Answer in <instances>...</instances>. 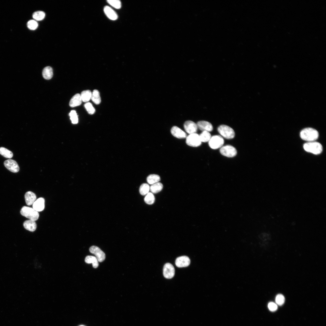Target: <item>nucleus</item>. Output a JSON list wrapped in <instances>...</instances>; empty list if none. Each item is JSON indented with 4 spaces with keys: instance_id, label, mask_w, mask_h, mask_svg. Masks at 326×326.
I'll return each instance as SVG.
<instances>
[{
    "instance_id": "cd10ccee",
    "label": "nucleus",
    "mask_w": 326,
    "mask_h": 326,
    "mask_svg": "<svg viewBox=\"0 0 326 326\" xmlns=\"http://www.w3.org/2000/svg\"><path fill=\"white\" fill-rule=\"evenodd\" d=\"M45 16V13L42 11L35 12L33 14V18L35 21H40L43 20Z\"/></svg>"
},
{
    "instance_id": "9b49d317",
    "label": "nucleus",
    "mask_w": 326,
    "mask_h": 326,
    "mask_svg": "<svg viewBox=\"0 0 326 326\" xmlns=\"http://www.w3.org/2000/svg\"><path fill=\"white\" fill-rule=\"evenodd\" d=\"M184 127L186 132L189 134L196 133L198 129L197 124L191 120L186 121L184 124Z\"/></svg>"
},
{
    "instance_id": "a211bd4d",
    "label": "nucleus",
    "mask_w": 326,
    "mask_h": 326,
    "mask_svg": "<svg viewBox=\"0 0 326 326\" xmlns=\"http://www.w3.org/2000/svg\"><path fill=\"white\" fill-rule=\"evenodd\" d=\"M82 100L81 94H77L73 96L70 100L69 105L72 107L79 106L82 104Z\"/></svg>"
},
{
    "instance_id": "a878e982",
    "label": "nucleus",
    "mask_w": 326,
    "mask_h": 326,
    "mask_svg": "<svg viewBox=\"0 0 326 326\" xmlns=\"http://www.w3.org/2000/svg\"><path fill=\"white\" fill-rule=\"evenodd\" d=\"M199 136L201 142H209L211 137L209 132L207 131H203Z\"/></svg>"
},
{
    "instance_id": "39448f33",
    "label": "nucleus",
    "mask_w": 326,
    "mask_h": 326,
    "mask_svg": "<svg viewBox=\"0 0 326 326\" xmlns=\"http://www.w3.org/2000/svg\"><path fill=\"white\" fill-rule=\"evenodd\" d=\"M208 142L209 145L211 148L216 149L222 147L224 140L221 136L215 135L212 136Z\"/></svg>"
},
{
    "instance_id": "6ab92c4d",
    "label": "nucleus",
    "mask_w": 326,
    "mask_h": 326,
    "mask_svg": "<svg viewBox=\"0 0 326 326\" xmlns=\"http://www.w3.org/2000/svg\"><path fill=\"white\" fill-rule=\"evenodd\" d=\"M23 226L26 229L31 232H34L37 228V225L35 221L28 220L24 222Z\"/></svg>"
},
{
    "instance_id": "2eb2a0df",
    "label": "nucleus",
    "mask_w": 326,
    "mask_h": 326,
    "mask_svg": "<svg viewBox=\"0 0 326 326\" xmlns=\"http://www.w3.org/2000/svg\"><path fill=\"white\" fill-rule=\"evenodd\" d=\"M44 207L45 200L42 197H40L37 199L33 204V208L38 212L43 210Z\"/></svg>"
},
{
    "instance_id": "f03ea898",
    "label": "nucleus",
    "mask_w": 326,
    "mask_h": 326,
    "mask_svg": "<svg viewBox=\"0 0 326 326\" xmlns=\"http://www.w3.org/2000/svg\"><path fill=\"white\" fill-rule=\"evenodd\" d=\"M303 147L306 151L315 155L320 154L323 149L321 145L315 141L308 142L304 144Z\"/></svg>"
},
{
    "instance_id": "7ed1b4c3",
    "label": "nucleus",
    "mask_w": 326,
    "mask_h": 326,
    "mask_svg": "<svg viewBox=\"0 0 326 326\" xmlns=\"http://www.w3.org/2000/svg\"><path fill=\"white\" fill-rule=\"evenodd\" d=\"M20 213L22 216L35 221L38 219L39 216L38 212L33 208L26 206H24L22 208Z\"/></svg>"
},
{
    "instance_id": "4468645a",
    "label": "nucleus",
    "mask_w": 326,
    "mask_h": 326,
    "mask_svg": "<svg viewBox=\"0 0 326 326\" xmlns=\"http://www.w3.org/2000/svg\"><path fill=\"white\" fill-rule=\"evenodd\" d=\"M171 132L174 137L178 139L185 138L187 136V134L185 132L176 126H173L171 128Z\"/></svg>"
},
{
    "instance_id": "f704fd0d",
    "label": "nucleus",
    "mask_w": 326,
    "mask_h": 326,
    "mask_svg": "<svg viewBox=\"0 0 326 326\" xmlns=\"http://www.w3.org/2000/svg\"><path fill=\"white\" fill-rule=\"evenodd\" d=\"M285 301V297L283 295L279 294L276 296L275 301L278 305L280 306L282 305L284 303Z\"/></svg>"
},
{
    "instance_id": "2f4dec72",
    "label": "nucleus",
    "mask_w": 326,
    "mask_h": 326,
    "mask_svg": "<svg viewBox=\"0 0 326 326\" xmlns=\"http://www.w3.org/2000/svg\"><path fill=\"white\" fill-rule=\"evenodd\" d=\"M69 115L70 117V119L72 123L76 124L78 123V118L75 110H72L69 113Z\"/></svg>"
},
{
    "instance_id": "6e6552de",
    "label": "nucleus",
    "mask_w": 326,
    "mask_h": 326,
    "mask_svg": "<svg viewBox=\"0 0 326 326\" xmlns=\"http://www.w3.org/2000/svg\"><path fill=\"white\" fill-rule=\"evenodd\" d=\"M89 250L91 253L95 256L98 262H102L105 260V254L99 247L95 246H92L90 248Z\"/></svg>"
},
{
    "instance_id": "f257e3e1",
    "label": "nucleus",
    "mask_w": 326,
    "mask_h": 326,
    "mask_svg": "<svg viewBox=\"0 0 326 326\" xmlns=\"http://www.w3.org/2000/svg\"><path fill=\"white\" fill-rule=\"evenodd\" d=\"M318 133L316 129L311 128L303 129L300 133V137L303 140L308 142L314 141L318 138Z\"/></svg>"
},
{
    "instance_id": "4be33fe9",
    "label": "nucleus",
    "mask_w": 326,
    "mask_h": 326,
    "mask_svg": "<svg viewBox=\"0 0 326 326\" xmlns=\"http://www.w3.org/2000/svg\"><path fill=\"white\" fill-rule=\"evenodd\" d=\"M163 185L161 183L158 182L152 184L150 187V190L152 193H156L160 191L162 189Z\"/></svg>"
},
{
    "instance_id": "aec40b11",
    "label": "nucleus",
    "mask_w": 326,
    "mask_h": 326,
    "mask_svg": "<svg viewBox=\"0 0 326 326\" xmlns=\"http://www.w3.org/2000/svg\"><path fill=\"white\" fill-rule=\"evenodd\" d=\"M53 75V69L51 67L47 66L43 69L42 71V75L45 79H50L52 77Z\"/></svg>"
},
{
    "instance_id": "423d86ee",
    "label": "nucleus",
    "mask_w": 326,
    "mask_h": 326,
    "mask_svg": "<svg viewBox=\"0 0 326 326\" xmlns=\"http://www.w3.org/2000/svg\"><path fill=\"white\" fill-rule=\"evenodd\" d=\"M186 138V143L190 146L197 147L201 144L199 135L196 133L189 134Z\"/></svg>"
},
{
    "instance_id": "7c9ffc66",
    "label": "nucleus",
    "mask_w": 326,
    "mask_h": 326,
    "mask_svg": "<svg viewBox=\"0 0 326 326\" xmlns=\"http://www.w3.org/2000/svg\"><path fill=\"white\" fill-rule=\"evenodd\" d=\"M107 2L110 5L115 8L118 9L121 7V2L119 0H108Z\"/></svg>"
},
{
    "instance_id": "20e7f679",
    "label": "nucleus",
    "mask_w": 326,
    "mask_h": 326,
    "mask_svg": "<svg viewBox=\"0 0 326 326\" xmlns=\"http://www.w3.org/2000/svg\"><path fill=\"white\" fill-rule=\"evenodd\" d=\"M218 131L222 136L227 139H231L235 136L233 129L228 126L222 125L218 128Z\"/></svg>"
},
{
    "instance_id": "e433bc0d",
    "label": "nucleus",
    "mask_w": 326,
    "mask_h": 326,
    "mask_svg": "<svg viewBox=\"0 0 326 326\" xmlns=\"http://www.w3.org/2000/svg\"><path fill=\"white\" fill-rule=\"evenodd\" d=\"M83 326V325H81V326Z\"/></svg>"
},
{
    "instance_id": "c9c22d12",
    "label": "nucleus",
    "mask_w": 326,
    "mask_h": 326,
    "mask_svg": "<svg viewBox=\"0 0 326 326\" xmlns=\"http://www.w3.org/2000/svg\"><path fill=\"white\" fill-rule=\"evenodd\" d=\"M268 307L269 310L272 312L276 311L278 308L277 305L272 302H270L268 303Z\"/></svg>"
},
{
    "instance_id": "5701e85b",
    "label": "nucleus",
    "mask_w": 326,
    "mask_h": 326,
    "mask_svg": "<svg viewBox=\"0 0 326 326\" xmlns=\"http://www.w3.org/2000/svg\"><path fill=\"white\" fill-rule=\"evenodd\" d=\"M160 180V176L157 174H151L149 175L147 178L148 183L150 184H152L158 182Z\"/></svg>"
},
{
    "instance_id": "9d476101",
    "label": "nucleus",
    "mask_w": 326,
    "mask_h": 326,
    "mask_svg": "<svg viewBox=\"0 0 326 326\" xmlns=\"http://www.w3.org/2000/svg\"><path fill=\"white\" fill-rule=\"evenodd\" d=\"M5 167L9 171L13 173L18 172L19 170V166L15 160L9 159L4 162Z\"/></svg>"
},
{
    "instance_id": "f3484780",
    "label": "nucleus",
    "mask_w": 326,
    "mask_h": 326,
    "mask_svg": "<svg viewBox=\"0 0 326 326\" xmlns=\"http://www.w3.org/2000/svg\"><path fill=\"white\" fill-rule=\"evenodd\" d=\"M24 197L26 203L28 206L33 205L36 199V194L30 191H27L25 193Z\"/></svg>"
},
{
    "instance_id": "473e14b6",
    "label": "nucleus",
    "mask_w": 326,
    "mask_h": 326,
    "mask_svg": "<svg viewBox=\"0 0 326 326\" xmlns=\"http://www.w3.org/2000/svg\"><path fill=\"white\" fill-rule=\"evenodd\" d=\"M27 27L28 28L32 30H34L37 28L38 26V24L36 21L31 20L27 23Z\"/></svg>"
},
{
    "instance_id": "bb28decb",
    "label": "nucleus",
    "mask_w": 326,
    "mask_h": 326,
    "mask_svg": "<svg viewBox=\"0 0 326 326\" xmlns=\"http://www.w3.org/2000/svg\"><path fill=\"white\" fill-rule=\"evenodd\" d=\"M0 154L7 158H11L13 156L11 151L3 147H0Z\"/></svg>"
},
{
    "instance_id": "dca6fc26",
    "label": "nucleus",
    "mask_w": 326,
    "mask_h": 326,
    "mask_svg": "<svg viewBox=\"0 0 326 326\" xmlns=\"http://www.w3.org/2000/svg\"><path fill=\"white\" fill-rule=\"evenodd\" d=\"M104 11L107 17L112 20H115L118 18V15L115 11L108 6L104 7Z\"/></svg>"
},
{
    "instance_id": "b1692460",
    "label": "nucleus",
    "mask_w": 326,
    "mask_h": 326,
    "mask_svg": "<svg viewBox=\"0 0 326 326\" xmlns=\"http://www.w3.org/2000/svg\"><path fill=\"white\" fill-rule=\"evenodd\" d=\"M91 99L95 104H99L101 102V99L99 91L94 90L92 93Z\"/></svg>"
},
{
    "instance_id": "c756f323",
    "label": "nucleus",
    "mask_w": 326,
    "mask_h": 326,
    "mask_svg": "<svg viewBox=\"0 0 326 326\" xmlns=\"http://www.w3.org/2000/svg\"><path fill=\"white\" fill-rule=\"evenodd\" d=\"M155 201V197L153 194L151 192H149L144 198L145 203L149 205L153 204Z\"/></svg>"
},
{
    "instance_id": "ddd939ff",
    "label": "nucleus",
    "mask_w": 326,
    "mask_h": 326,
    "mask_svg": "<svg viewBox=\"0 0 326 326\" xmlns=\"http://www.w3.org/2000/svg\"><path fill=\"white\" fill-rule=\"evenodd\" d=\"M198 128L203 131H207L209 132L211 131L213 129V126L209 122L204 120L198 121L197 123Z\"/></svg>"
},
{
    "instance_id": "412c9836",
    "label": "nucleus",
    "mask_w": 326,
    "mask_h": 326,
    "mask_svg": "<svg viewBox=\"0 0 326 326\" xmlns=\"http://www.w3.org/2000/svg\"><path fill=\"white\" fill-rule=\"evenodd\" d=\"M85 262L87 264H92L93 267L94 268L98 267L99 264L98 261L95 257L92 256H88L85 259Z\"/></svg>"
},
{
    "instance_id": "1a4fd4ad",
    "label": "nucleus",
    "mask_w": 326,
    "mask_h": 326,
    "mask_svg": "<svg viewBox=\"0 0 326 326\" xmlns=\"http://www.w3.org/2000/svg\"><path fill=\"white\" fill-rule=\"evenodd\" d=\"M175 269L173 265L170 263L165 264L163 268V274L167 279H171L174 277Z\"/></svg>"
},
{
    "instance_id": "0eeeda50",
    "label": "nucleus",
    "mask_w": 326,
    "mask_h": 326,
    "mask_svg": "<svg viewBox=\"0 0 326 326\" xmlns=\"http://www.w3.org/2000/svg\"><path fill=\"white\" fill-rule=\"evenodd\" d=\"M220 152L222 155L228 157H234L237 153L236 149L230 145L222 147L220 149Z\"/></svg>"
},
{
    "instance_id": "393cba45",
    "label": "nucleus",
    "mask_w": 326,
    "mask_h": 326,
    "mask_svg": "<svg viewBox=\"0 0 326 326\" xmlns=\"http://www.w3.org/2000/svg\"><path fill=\"white\" fill-rule=\"evenodd\" d=\"M80 94L82 101L87 102L91 98L92 93L90 90H86L82 91Z\"/></svg>"
},
{
    "instance_id": "f8f14e48",
    "label": "nucleus",
    "mask_w": 326,
    "mask_h": 326,
    "mask_svg": "<svg viewBox=\"0 0 326 326\" xmlns=\"http://www.w3.org/2000/svg\"><path fill=\"white\" fill-rule=\"evenodd\" d=\"M175 264L178 267H183L188 266L190 264V260L187 256H183L177 258Z\"/></svg>"
},
{
    "instance_id": "c85d7f7f",
    "label": "nucleus",
    "mask_w": 326,
    "mask_h": 326,
    "mask_svg": "<svg viewBox=\"0 0 326 326\" xmlns=\"http://www.w3.org/2000/svg\"><path fill=\"white\" fill-rule=\"evenodd\" d=\"M150 190V187L148 184L146 183L142 184L139 187V191L140 194L142 195L147 194Z\"/></svg>"
},
{
    "instance_id": "72a5a7b5",
    "label": "nucleus",
    "mask_w": 326,
    "mask_h": 326,
    "mask_svg": "<svg viewBox=\"0 0 326 326\" xmlns=\"http://www.w3.org/2000/svg\"><path fill=\"white\" fill-rule=\"evenodd\" d=\"M85 107L89 114H93L94 113L95 109L91 103L87 102L85 104Z\"/></svg>"
}]
</instances>
